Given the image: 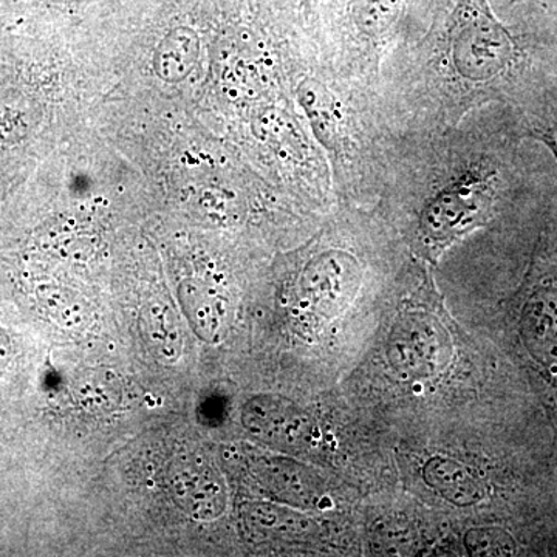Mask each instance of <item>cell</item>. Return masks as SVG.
I'll list each match as a JSON object with an SVG mask.
<instances>
[{
  "label": "cell",
  "mask_w": 557,
  "mask_h": 557,
  "mask_svg": "<svg viewBox=\"0 0 557 557\" xmlns=\"http://www.w3.org/2000/svg\"><path fill=\"white\" fill-rule=\"evenodd\" d=\"M515 3L520 22L498 16L493 0H435L428 27L381 72L379 95L392 129L445 131L490 106L519 109L555 86V40L545 30L553 14Z\"/></svg>",
  "instance_id": "obj_1"
},
{
  "label": "cell",
  "mask_w": 557,
  "mask_h": 557,
  "mask_svg": "<svg viewBox=\"0 0 557 557\" xmlns=\"http://www.w3.org/2000/svg\"><path fill=\"white\" fill-rule=\"evenodd\" d=\"M523 141L504 106L480 109L445 131L397 134L379 199L408 220L417 251L438 259L522 193Z\"/></svg>",
  "instance_id": "obj_2"
},
{
  "label": "cell",
  "mask_w": 557,
  "mask_h": 557,
  "mask_svg": "<svg viewBox=\"0 0 557 557\" xmlns=\"http://www.w3.org/2000/svg\"><path fill=\"white\" fill-rule=\"evenodd\" d=\"M296 100L324 150L333 190L347 201L379 199L397 132L379 90L341 78L317 62L296 83Z\"/></svg>",
  "instance_id": "obj_3"
},
{
  "label": "cell",
  "mask_w": 557,
  "mask_h": 557,
  "mask_svg": "<svg viewBox=\"0 0 557 557\" xmlns=\"http://www.w3.org/2000/svg\"><path fill=\"white\" fill-rule=\"evenodd\" d=\"M434 0H313L319 64L379 90L391 54L431 20Z\"/></svg>",
  "instance_id": "obj_4"
},
{
  "label": "cell",
  "mask_w": 557,
  "mask_h": 557,
  "mask_svg": "<svg viewBox=\"0 0 557 557\" xmlns=\"http://www.w3.org/2000/svg\"><path fill=\"white\" fill-rule=\"evenodd\" d=\"M516 327L531 364L557 392V262L544 234L519 298Z\"/></svg>",
  "instance_id": "obj_5"
},
{
  "label": "cell",
  "mask_w": 557,
  "mask_h": 557,
  "mask_svg": "<svg viewBox=\"0 0 557 557\" xmlns=\"http://www.w3.org/2000/svg\"><path fill=\"white\" fill-rule=\"evenodd\" d=\"M440 355L437 332L421 318H409L395 327L388 357L405 372L431 373Z\"/></svg>",
  "instance_id": "obj_6"
},
{
  "label": "cell",
  "mask_w": 557,
  "mask_h": 557,
  "mask_svg": "<svg viewBox=\"0 0 557 557\" xmlns=\"http://www.w3.org/2000/svg\"><path fill=\"white\" fill-rule=\"evenodd\" d=\"M199 57V35L194 28L180 25L168 32L157 46L152 58L153 72L164 83H182L196 67Z\"/></svg>",
  "instance_id": "obj_7"
},
{
  "label": "cell",
  "mask_w": 557,
  "mask_h": 557,
  "mask_svg": "<svg viewBox=\"0 0 557 557\" xmlns=\"http://www.w3.org/2000/svg\"><path fill=\"white\" fill-rule=\"evenodd\" d=\"M423 479L429 486L458 507L478 505L485 498V487L461 463L445 457H432L424 465Z\"/></svg>",
  "instance_id": "obj_8"
},
{
  "label": "cell",
  "mask_w": 557,
  "mask_h": 557,
  "mask_svg": "<svg viewBox=\"0 0 557 557\" xmlns=\"http://www.w3.org/2000/svg\"><path fill=\"white\" fill-rule=\"evenodd\" d=\"M511 112L522 137L541 143L557 163V83Z\"/></svg>",
  "instance_id": "obj_9"
},
{
  "label": "cell",
  "mask_w": 557,
  "mask_h": 557,
  "mask_svg": "<svg viewBox=\"0 0 557 557\" xmlns=\"http://www.w3.org/2000/svg\"><path fill=\"white\" fill-rule=\"evenodd\" d=\"M30 110L22 95L0 90V150L20 145L32 129Z\"/></svg>",
  "instance_id": "obj_10"
},
{
  "label": "cell",
  "mask_w": 557,
  "mask_h": 557,
  "mask_svg": "<svg viewBox=\"0 0 557 557\" xmlns=\"http://www.w3.org/2000/svg\"><path fill=\"white\" fill-rule=\"evenodd\" d=\"M256 416V426L262 434L273 435L274 438H299L307 431V423L296 410H289L284 405L274 401H259L252 410Z\"/></svg>",
  "instance_id": "obj_11"
},
{
  "label": "cell",
  "mask_w": 557,
  "mask_h": 557,
  "mask_svg": "<svg viewBox=\"0 0 557 557\" xmlns=\"http://www.w3.org/2000/svg\"><path fill=\"white\" fill-rule=\"evenodd\" d=\"M465 545L472 556H515L519 553L518 541L500 527L472 528L465 536Z\"/></svg>",
  "instance_id": "obj_12"
},
{
  "label": "cell",
  "mask_w": 557,
  "mask_h": 557,
  "mask_svg": "<svg viewBox=\"0 0 557 557\" xmlns=\"http://www.w3.org/2000/svg\"><path fill=\"white\" fill-rule=\"evenodd\" d=\"M502 3H515V2H527L531 5L537 7V9L547 11L557 17V0H500Z\"/></svg>",
  "instance_id": "obj_13"
},
{
  "label": "cell",
  "mask_w": 557,
  "mask_h": 557,
  "mask_svg": "<svg viewBox=\"0 0 557 557\" xmlns=\"http://www.w3.org/2000/svg\"><path fill=\"white\" fill-rule=\"evenodd\" d=\"M54 2H60V3H83V2H87V0H54Z\"/></svg>",
  "instance_id": "obj_14"
},
{
  "label": "cell",
  "mask_w": 557,
  "mask_h": 557,
  "mask_svg": "<svg viewBox=\"0 0 557 557\" xmlns=\"http://www.w3.org/2000/svg\"><path fill=\"white\" fill-rule=\"evenodd\" d=\"M434 2H435V0H434Z\"/></svg>",
  "instance_id": "obj_15"
}]
</instances>
